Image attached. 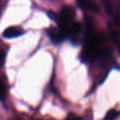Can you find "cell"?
Wrapping results in <instances>:
<instances>
[{"label":"cell","mask_w":120,"mask_h":120,"mask_svg":"<svg viewBox=\"0 0 120 120\" xmlns=\"http://www.w3.org/2000/svg\"><path fill=\"white\" fill-rule=\"evenodd\" d=\"M74 17H75V11L70 6H65L63 8L59 15H58V22L57 23L59 26L66 35H68V30L69 27L72 26L74 22Z\"/></svg>","instance_id":"obj_1"},{"label":"cell","mask_w":120,"mask_h":120,"mask_svg":"<svg viewBox=\"0 0 120 120\" xmlns=\"http://www.w3.org/2000/svg\"><path fill=\"white\" fill-rule=\"evenodd\" d=\"M48 35L50 38V40L55 44L61 43L64 39L66 38L67 35L61 28H52L48 30Z\"/></svg>","instance_id":"obj_2"},{"label":"cell","mask_w":120,"mask_h":120,"mask_svg":"<svg viewBox=\"0 0 120 120\" xmlns=\"http://www.w3.org/2000/svg\"><path fill=\"white\" fill-rule=\"evenodd\" d=\"M24 31L19 26H10L3 32V36L7 39H13L23 35Z\"/></svg>","instance_id":"obj_3"},{"label":"cell","mask_w":120,"mask_h":120,"mask_svg":"<svg viewBox=\"0 0 120 120\" xmlns=\"http://www.w3.org/2000/svg\"><path fill=\"white\" fill-rule=\"evenodd\" d=\"M77 4H78L79 7L84 10L91 11V12L98 11L97 4L91 0H77Z\"/></svg>","instance_id":"obj_4"},{"label":"cell","mask_w":120,"mask_h":120,"mask_svg":"<svg viewBox=\"0 0 120 120\" xmlns=\"http://www.w3.org/2000/svg\"><path fill=\"white\" fill-rule=\"evenodd\" d=\"M118 115H119V113L118 110L113 109H110L107 112L105 117V120H114L115 118H118Z\"/></svg>","instance_id":"obj_5"},{"label":"cell","mask_w":120,"mask_h":120,"mask_svg":"<svg viewBox=\"0 0 120 120\" xmlns=\"http://www.w3.org/2000/svg\"><path fill=\"white\" fill-rule=\"evenodd\" d=\"M110 35H111V38L113 40V41L118 47L119 46V35H118V33L116 31H112Z\"/></svg>","instance_id":"obj_6"},{"label":"cell","mask_w":120,"mask_h":120,"mask_svg":"<svg viewBox=\"0 0 120 120\" xmlns=\"http://www.w3.org/2000/svg\"><path fill=\"white\" fill-rule=\"evenodd\" d=\"M6 96V87L3 82H0V100H4Z\"/></svg>","instance_id":"obj_7"},{"label":"cell","mask_w":120,"mask_h":120,"mask_svg":"<svg viewBox=\"0 0 120 120\" xmlns=\"http://www.w3.org/2000/svg\"><path fill=\"white\" fill-rule=\"evenodd\" d=\"M48 15H49V17L52 19V20L55 21L56 22H58V14L54 13V12H49Z\"/></svg>","instance_id":"obj_8"},{"label":"cell","mask_w":120,"mask_h":120,"mask_svg":"<svg viewBox=\"0 0 120 120\" xmlns=\"http://www.w3.org/2000/svg\"><path fill=\"white\" fill-rule=\"evenodd\" d=\"M65 120H82L80 117H77L74 114H70Z\"/></svg>","instance_id":"obj_9"},{"label":"cell","mask_w":120,"mask_h":120,"mask_svg":"<svg viewBox=\"0 0 120 120\" xmlns=\"http://www.w3.org/2000/svg\"><path fill=\"white\" fill-rule=\"evenodd\" d=\"M4 59H5V53L4 52L0 51V67H2L4 64Z\"/></svg>","instance_id":"obj_10"}]
</instances>
